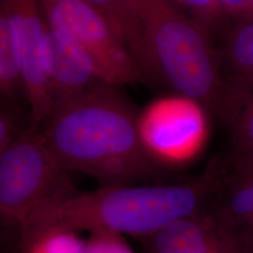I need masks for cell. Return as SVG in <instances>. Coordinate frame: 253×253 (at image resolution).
Returning <instances> with one entry per match:
<instances>
[{
    "instance_id": "cell-15",
    "label": "cell",
    "mask_w": 253,
    "mask_h": 253,
    "mask_svg": "<svg viewBox=\"0 0 253 253\" xmlns=\"http://www.w3.org/2000/svg\"><path fill=\"white\" fill-rule=\"evenodd\" d=\"M32 130L31 116L22 103H1L0 107V152Z\"/></svg>"
},
{
    "instance_id": "cell-14",
    "label": "cell",
    "mask_w": 253,
    "mask_h": 253,
    "mask_svg": "<svg viewBox=\"0 0 253 253\" xmlns=\"http://www.w3.org/2000/svg\"><path fill=\"white\" fill-rule=\"evenodd\" d=\"M85 241L76 232L48 231L18 238V253H84Z\"/></svg>"
},
{
    "instance_id": "cell-9",
    "label": "cell",
    "mask_w": 253,
    "mask_h": 253,
    "mask_svg": "<svg viewBox=\"0 0 253 253\" xmlns=\"http://www.w3.org/2000/svg\"><path fill=\"white\" fill-rule=\"evenodd\" d=\"M45 62L54 108L79 98L103 82L73 41L48 24Z\"/></svg>"
},
{
    "instance_id": "cell-18",
    "label": "cell",
    "mask_w": 253,
    "mask_h": 253,
    "mask_svg": "<svg viewBox=\"0 0 253 253\" xmlns=\"http://www.w3.org/2000/svg\"><path fill=\"white\" fill-rule=\"evenodd\" d=\"M227 14L244 21H253V0H220Z\"/></svg>"
},
{
    "instance_id": "cell-13",
    "label": "cell",
    "mask_w": 253,
    "mask_h": 253,
    "mask_svg": "<svg viewBox=\"0 0 253 253\" xmlns=\"http://www.w3.org/2000/svg\"><path fill=\"white\" fill-rule=\"evenodd\" d=\"M224 58L232 73L231 84L253 83V21L241 22L227 38Z\"/></svg>"
},
{
    "instance_id": "cell-11",
    "label": "cell",
    "mask_w": 253,
    "mask_h": 253,
    "mask_svg": "<svg viewBox=\"0 0 253 253\" xmlns=\"http://www.w3.org/2000/svg\"><path fill=\"white\" fill-rule=\"evenodd\" d=\"M0 98L1 103H22L23 99L26 100L17 30L9 9L1 1Z\"/></svg>"
},
{
    "instance_id": "cell-3",
    "label": "cell",
    "mask_w": 253,
    "mask_h": 253,
    "mask_svg": "<svg viewBox=\"0 0 253 253\" xmlns=\"http://www.w3.org/2000/svg\"><path fill=\"white\" fill-rule=\"evenodd\" d=\"M153 63L152 84L197 101L228 123L235 86L223 77L209 30L171 0H130Z\"/></svg>"
},
{
    "instance_id": "cell-8",
    "label": "cell",
    "mask_w": 253,
    "mask_h": 253,
    "mask_svg": "<svg viewBox=\"0 0 253 253\" xmlns=\"http://www.w3.org/2000/svg\"><path fill=\"white\" fill-rule=\"evenodd\" d=\"M13 18L22 59V72L32 130L37 131L54 108L46 71L47 21L40 0H0Z\"/></svg>"
},
{
    "instance_id": "cell-10",
    "label": "cell",
    "mask_w": 253,
    "mask_h": 253,
    "mask_svg": "<svg viewBox=\"0 0 253 253\" xmlns=\"http://www.w3.org/2000/svg\"><path fill=\"white\" fill-rule=\"evenodd\" d=\"M100 11L121 37L139 65L145 83L153 79V63L144 28L130 0H82Z\"/></svg>"
},
{
    "instance_id": "cell-17",
    "label": "cell",
    "mask_w": 253,
    "mask_h": 253,
    "mask_svg": "<svg viewBox=\"0 0 253 253\" xmlns=\"http://www.w3.org/2000/svg\"><path fill=\"white\" fill-rule=\"evenodd\" d=\"M84 253H134L127 244L124 235L101 231L90 233L85 241Z\"/></svg>"
},
{
    "instance_id": "cell-7",
    "label": "cell",
    "mask_w": 253,
    "mask_h": 253,
    "mask_svg": "<svg viewBox=\"0 0 253 253\" xmlns=\"http://www.w3.org/2000/svg\"><path fill=\"white\" fill-rule=\"evenodd\" d=\"M142 253H253V236L214 205L139 239Z\"/></svg>"
},
{
    "instance_id": "cell-6",
    "label": "cell",
    "mask_w": 253,
    "mask_h": 253,
    "mask_svg": "<svg viewBox=\"0 0 253 253\" xmlns=\"http://www.w3.org/2000/svg\"><path fill=\"white\" fill-rule=\"evenodd\" d=\"M208 115L197 101L178 94L153 100L138 117L145 151L162 169L189 163L208 141Z\"/></svg>"
},
{
    "instance_id": "cell-2",
    "label": "cell",
    "mask_w": 253,
    "mask_h": 253,
    "mask_svg": "<svg viewBox=\"0 0 253 253\" xmlns=\"http://www.w3.org/2000/svg\"><path fill=\"white\" fill-rule=\"evenodd\" d=\"M225 180V172L215 163L185 183L74 189L37 206L20 228L19 238L59 230L111 231L140 239L208 209Z\"/></svg>"
},
{
    "instance_id": "cell-12",
    "label": "cell",
    "mask_w": 253,
    "mask_h": 253,
    "mask_svg": "<svg viewBox=\"0 0 253 253\" xmlns=\"http://www.w3.org/2000/svg\"><path fill=\"white\" fill-rule=\"evenodd\" d=\"M235 87V103L228 123L236 163H253V83Z\"/></svg>"
},
{
    "instance_id": "cell-5",
    "label": "cell",
    "mask_w": 253,
    "mask_h": 253,
    "mask_svg": "<svg viewBox=\"0 0 253 253\" xmlns=\"http://www.w3.org/2000/svg\"><path fill=\"white\" fill-rule=\"evenodd\" d=\"M49 27L69 37L101 81L122 87L145 83L133 55L100 11L82 0H40Z\"/></svg>"
},
{
    "instance_id": "cell-1",
    "label": "cell",
    "mask_w": 253,
    "mask_h": 253,
    "mask_svg": "<svg viewBox=\"0 0 253 253\" xmlns=\"http://www.w3.org/2000/svg\"><path fill=\"white\" fill-rule=\"evenodd\" d=\"M139 113L120 86L101 82L55 107L37 131L67 171L89 175L100 187L137 185L162 172L142 143Z\"/></svg>"
},
{
    "instance_id": "cell-16",
    "label": "cell",
    "mask_w": 253,
    "mask_h": 253,
    "mask_svg": "<svg viewBox=\"0 0 253 253\" xmlns=\"http://www.w3.org/2000/svg\"><path fill=\"white\" fill-rule=\"evenodd\" d=\"M181 9H187L202 25L213 30L224 21L226 12L220 0H171Z\"/></svg>"
},
{
    "instance_id": "cell-4",
    "label": "cell",
    "mask_w": 253,
    "mask_h": 253,
    "mask_svg": "<svg viewBox=\"0 0 253 253\" xmlns=\"http://www.w3.org/2000/svg\"><path fill=\"white\" fill-rule=\"evenodd\" d=\"M74 189L71 172L54 159L38 131H29L0 152V214L19 231L37 206Z\"/></svg>"
}]
</instances>
